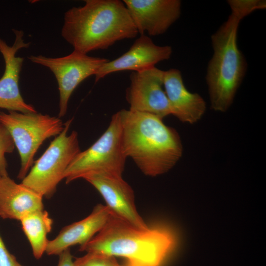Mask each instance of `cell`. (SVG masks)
<instances>
[{
    "label": "cell",
    "instance_id": "8",
    "mask_svg": "<svg viewBox=\"0 0 266 266\" xmlns=\"http://www.w3.org/2000/svg\"><path fill=\"white\" fill-rule=\"evenodd\" d=\"M28 59L34 64L47 67L54 74L60 95L59 118L66 115L68 101L76 87L88 77L95 76L100 67L109 61L104 58L89 56L75 50L62 57L38 55L30 56Z\"/></svg>",
    "mask_w": 266,
    "mask_h": 266
},
{
    "label": "cell",
    "instance_id": "20",
    "mask_svg": "<svg viewBox=\"0 0 266 266\" xmlns=\"http://www.w3.org/2000/svg\"><path fill=\"white\" fill-rule=\"evenodd\" d=\"M227 1L231 10L238 12L244 17L256 10L266 7V2L264 0H229Z\"/></svg>",
    "mask_w": 266,
    "mask_h": 266
},
{
    "label": "cell",
    "instance_id": "1",
    "mask_svg": "<svg viewBox=\"0 0 266 266\" xmlns=\"http://www.w3.org/2000/svg\"><path fill=\"white\" fill-rule=\"evenodd\" d=\"M64 14L63 38L75 51L87 54L107 49L116 42L135 37L138 33L129 11L120 0H85Z\"/></svg>",
    "mask_w": 266,
    "mask_h": 266
},
{
    "label": "cell",
    "instance_id": "13",
    "mask_svg": "<svg viewBox=\"0 0 266 266\" xmlns=\"http://www.w3.org/2000/svg\"><path fill=\"white\" fill-rule=\"evenodd\" d=\"M172 52L171 46L157 45L149 36L141 34L128 51L115 60L108 61L100 67L95 75V82L117 71H140L154 67L157 63L168 60Z\"/></svg>",
    "mask_w": 266,
    "mask_h": 266
},
{
    "label": "cell",
    "instance_id": "5",
    "mask_svg": "<svg viewBox=\"0 0 266 266\" xmlns=\"http://www.w3.org/2000/svg\"><path fill=\"white\" fill-rule=\"evenodd\" d=\"M127 158L123 149L122 123L118 111L112 116L103 134L75 157L65 172L64 179L67 184L91 173L122 176Z\"/></svg>",
    "mask_w": 266,
    "mask_h": 266
},
{
    "label": "cell",
    "instance_id": "19",
    "mask_svg": "<svg viewBox=\"0 0 266 266\" xmlns=\"http://www.w3.org/2000/svg\"><path fill=\"white\" fill-rule=\"evenodd\" d=\"M74 266H120L114 257L89 252L73 261Z\"/></svg>",
    "mask_w": 266,
    "mask_h": 266
},
{
    "label": "cell",
    "instance_id": "14",
    "mask_svg": "<svg viewBox=\"0 0 266 266\" xmlns=\"http://www.w3.org/2000/svg\"><path fill=\"white\" fill-rule=\"evenodd\" d=\"M163 86L172 115L183 123L194 124L203 116L206 104L199 94L186 88L181 71L176 68L164 71Z\"/></svg>",
    "mask_w": 266,
    "mask_h": 266
},
{
    "label": "cell",
    "instance_id": "22",
    "mask_svg": "<svg viewBox=\"0 0 266 266\" xmlns=\"http://www.w3.org/2000/svg\"><path fill=\"white\" fill-rule=\"evenodd\" d=\"M59 256L58 266H74L70 248L66 249Z\"/></svg>",
    "mask_w": 266,
    "mask_h": 266
},
{
    "label": "cell",
    "instance_id": "7",
    "mask_svg": "<svg viewBox=\"0 0 266 266\" xmlns=\"http://www.w3.org/2000/svg\"><path fill=\"white\" fill-rule=\"evenodd\" d=\"M0 122L9 132L21 160L17 178L23 180L33 166L37 151L47 138L58 135L65 123L60 118L36 112L0 111Z\"/></svg>",
    "mask_w": 266,
    "mask_h": 266
},
{
    "label": "cell",
    "instance_id": "21",
    "mask_svg": "<svg viewBox=\"0 0 266 266\" xmlns=\"http://www.w3.org/2000/svg\"><path fill=\"white\" fill-rule=\"evenodd\" d=\"M0 266H24L19 263L15 257L8 250L0 234Z\"/></svg>",
    "mask_w": 266,
    "mask_h": 266
},
{
    "label": "cell",
    "instance_id": "11",
    "mask_svg": "<svg viewBox=\"0 0 266 266\" xmlns=\"http://www.w3.org/2000/svg\"><path fill=\"white\" fill-rule=\"evenodd\" d=\"M82 178L100 193L113 214L136 227L149 228L136 210L132 188L122 176L91 173Z\"/></svg>",
    "mask_w": 266,
    "mask_h": 266
},
{
    "label": "cell",
    "instance_id": "10",
    "mask_svg": "<svg viewBox=\"0 0 266 266\" xmlns=\"http://www.w3.org/2000/svg\"><path fill=\"white\" fill-rule=\"evenodd\" d=\"M12 31L15 38L12 46L0 38V53L5 64L4 71L0 78V108L8 111L36 112L33 106L25 101L21 94L19 82L24 58L16 56L18 50L29 48L31 43L24 42L22 30L12 29Z\"/></svg>",
    "mask_w": 266,
    "mask_h": 266
},
{
    "label": "cell",
    "instance_id": "2",
    "mask_svg": "<svg viewBox=\"0 0 266 266\" xmlns=\"http://www.w3.org/2000/svg\"><path fill=\"white\" fill-rule=\"evenodd\" d=\"M124 152L145 175L155 177L173 168L181 158L183 146L174 128L150 113L122 109Z\"/></svg>",
    "mask_w": 266,
    "mask_h": 266
},
{
    "label": "cell",
    "instance_id": "3",
    "mask_svg": "<svg viewBox=\"0 0 266 266\" xmlns=\"http://www.w3.org/2000/svg\"><path fill=\"white\" fill-rule=\"evenodd\" d=\"M174 244L173 236L167 230L140 229L112 214L80 251L124 257L140 266H160Z\"/></svg>",
    "mask_w": 266,
    "mask_h": 266
},
{
    "label": "cell",
    "instance_id": "4",
    "mask_svg": "<svg viewBox=\"0 0 266 266\" xmlns=\"http://www.w3.org/2000/svg\"><path fill=\"white\" fill-rule=\"evenodd\" d=\"M244 17L231 10L227 20L211 35L213 55L206 74L211 109L227 111L243 81L247 65L237 43L239 24Z\"/></svg>",
    "mask_w": 266,
    "mask_h": 266
},
{
    "label": "cell",
    "instance_id": "23",
    "mask_svg": "<svg viewBox=\"0 0 266 266\" xmlns=\"http://www.w3.org/2000/svg\"><path fill=\"white\" fill-rule=\"evenodd\" d=\"M140 266L138 265H136L135 264H134V263H130V262H128V264L126 266Z\"/></svg>",
    "mask_w": 266,
    "mask_h": 266
},
{
    "label": "cell",
    "instance_id": "12",
    "mask_svg": "<svg viewBox=\"0 0 266 266\" xmlns=\"http://www.w3.org/2000/svg\"><path fill=\"white\" fill-rule=\"evenodd\" d=\"M138 33L156 36L166 33L180 17L179 0H124Z\"/></svg>",
    "mask_w": 266,
    "mask_h": 266
},
{
    "label": "cell",
    "instance_id": "17",
    "mask_svg": "<svg viewBox=\"0 0 266 266\" xmlns=\"http://www.w3.org/2000/svg\"><path fill=\"white\" fill-rule=\"evenodd\" d=\"M19 221L30 243L33 256L39 259L46 251L49 241L47 236L52 228V219L43 209L26 214Z\"/></svg>",
    "mask_w": 266,
    "mask_h": 266
},
{
    "label": "cell",
    "instance_id": "6",
    "mask_svg": "<svg viewBox=\"0 0 266 266\" xmlns=\"http://www.w3.org/2000/svg\"><path fill=\"white\" fill-rule=\"evenodd\" d=\"M72 120L65 123L63 131L51 142L21 183L42 198L53 195L66 169L81 152L78 133L72 131L67 134Z\"/></svg>",
    "mask_w": 266,
    "mask_h": 266
},
{
    "label": "cell",
    "instance_id": "15",
    "mask_svg": "<svg viewBox=\"0 0 266 266\" xmlns=\"http://www.w3.org/2000/svg\"><path fill=\"white\" fill-rule=\"evenodd\" d=\"M112 214L106 205H97L87 217L65 227L55 238L49 240L45 253L59 255L71 246L86 244L102 229Z\"/></svg>",
    "mask_w": 266,
    "mask_h": 266
},
{
    "label": "cell",
    "instance_id": "18",
    "mask_svg": "<svg viewBox=\"0 0 266 266\" xmlns=\"http://www.w3.org/2000/svg\"><path fill=\"white\" fill-rule=\"evenodd\" d=\"M15 146L7 129L0 122V176H8L6 154L13 152Z\"/></svg>",
    "mask_w": 266,
    "mask_h": 266
},
{
    "label": "cell",
    "instance_id": "16",
    "mask_svg": "<svg viewBox=\"0 0 266 266\" xmlns=\"http://www.w3.org/2000/svg\"><path fill=\"white\" fill-rule=\"evenodd\" d=\"M43 198L9 176H0V217L20 221L26 214L43 209Z\"/></svg>",
    "mask_w": 266,
    "mask_h": 266
},
{
    "label": "cell",
    "instance_id": "9",
    "mask_svg": "<svg viewBox=\"0 0 266 266\" xmlns=\"http://www.w3.org/2000/svg\"><path fill=\"white\" fill-rule=\"evenodd\" d=\"M164 71L154 66L130 75L126 98L130 110L155 115L163 119L172 115L163 86Z\"/></svg>",
    "mask_w": 266,
    "mask_h": 266
}]
</instances>
